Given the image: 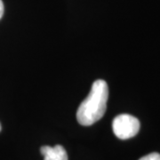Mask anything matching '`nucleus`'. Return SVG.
I'll list each match as a JSON object with an SVG mask.
<instances>
[{
    "label": "nucleus",
    "mask_w": 160,
    "mask_h": 160,
    "mask_svg": "<svg viewBox=\"0 0 160 160\" xmlns=\"http://www.w3.org/2000/svg\"><path fill=\"white\" fill-rule=\"evenodd\" d=\"M139 160H160V154L157 152H153V153L144 156Z\"/></svg>",
    "instance_id": "20e7f679"
},
{
    "label": "nucleus",
    "mask_w": 160,
    "mask_h": 160,
    "mask_svg": "<svg viewBox=\"0 0 160 160\" xmlns=\"http://www.w3.org/2000/svg\"><path fill=\"white\" fill-rule=\"evenodd\" d=\"M108 99L109 86L106 81H94L89 94L81 102L77 111V119L80 125L92 126L101 119L106 112Z\"/></svg>",
    "instance_id": "f257e3e1"
},
{
    "label": "nucleus",
    "mask_w": 160,
    "mask_h": 160,
    "mask_svg": "<svg viewBox=\"0 0 160 160\" xmlns=\"http://www.w3.org/2000/svg\"><path fill=\"white\" fill-rule=\"evenodd\" d=\"M0 131H1V124H0Z\"/></svg>",
    "instance_id": "423d86ee"
},
{
    "label": "nucleus",
    "mask_w": 160,
    "mask_h": 160,
    "mask_svg": "<svg viewBox=\"0 0 160 160\" xmlns=\"http://www.w3.org/2000/svg\"><path fill=\"white\" fill-rule=\"evenodd\" d=\"M40 153L44 156V160H68L67 152L62 145L43 146L40 149Z\"/></svg>",
    "instance_id": "7ed1b4c3"
},
{
    "label": "nucleus",
    "mask_w": 160,
    "mask_h": 160,
    "mask_svg": "<svg viewBox=\"0 0 160 160\" xmlns=\"http://www.w3.org/2000/svg\"><path fill=\"white\" fill-rule=\"evenodd\" d=\"M4 10H5V8H4L3 1H2V0H0V19L2 18L3 14H4Z\"/></svg>",
    "instance_id": "39448f33"
},
{
    "label": "nucleus",
    "mask_w": 160,
    "mask_h": 160,
    "mask_svg": "<svg viewBox=\"0 0 160 160\" xmlns=\"http://www.w3.org/2000/svg\"><path fill=\"white\" fill-rule=\"evenodd\" d=\"M140 121L133 116L121 114L117 116L112 122L114 134L120 140L134 137L140 130Z\"/></svg>",
    "instance_id": "f03ea898"
}]
</instances>
